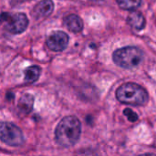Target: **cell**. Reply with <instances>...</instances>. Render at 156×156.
Instances as JSON below:
<instances>
[{"mask_svg": "<svg viewBox=\"0 0 156 156\" xmlns=\"http://www.w3.org/2000/svg\"><path fill=\"white\" fill-rule=\"evenodd\" d=\"M81 132V125L75 116L63 118L55 130V138L62 147H71L76 143Z\"/></svg>", "mask_w": 156, "mask_h": 156, "instance_id": "cell-1", "label": "cell"}, {"mask_svg": "<svg viewBox=\"0 0 156 156\" xmlns=\"http://www.w3.org/2000/svg\"><path fill=\"white\" fill-rule=\"evenodd\" d=\"M148 93L136 83H125L116 91V98L120 102L133 106H143L148 102Z\"/></svg>", "mask_w": 156, "mask_h": 156, "instance_id": "cell-2", "label": "cell"}, {"mask_svg": "<svg viewBox=\"0 0 156 156\" xmlns=\"http://www.w3.org/2000/svg\"><path fill=\"white\" fill-rule=\"evenodd\" d=\"M112 58L117 66L123 69H133L142 62L143 52L137 47H125L115 50Z\"/></svg>", "mask_w": 156, "mask_h": 156, "instance_id": "cell-3", "label": "cell"}, {"mask_svg": "<svg viewBox=\"0 0 156 156\" xmlns=\"http://www.w3.org/2000/svg\"><path fill=\"white\" fill-rule=\"evenodd\" d=\"M0 137L2 142L9 146H21L24 143V136L21 130L7 122H1Z\"/></svg>", "mask_w": 156, "mask_h": 156, "instance_id": "cell-4", "label": "cell"}, {"mask_svg": "<svg viewBox=\"0 0 156 156\" xmlns=\"http://www.w3.org/2000/svg\"><path fill=\"white\" fill-rule=\"evenodd\" d=\"M2 19L6 21V29L11 34H20L27 29L28 19L23 13L2 14Z\"/></svg>", "mask_w": 156, "mask_h": 156, "instance_id": "cell-5", "label": "cell"}, {"mask_svg": "<svg viewBox=\"0 0 156 156\" xmlns=\"http://www.w3.org/2000/svg\"><path fill=\"white\" fill-rule=\"evenodd\" d=\"M69 44V36L63 31H55L47 38V45L53 51H62Z\"/></svg>", "mask_w": 156, "mask_h": 156, "instance_id": "cell-6", "label": "cell"}, {"mask_svg": "<svg viewBox=\"0 0 156 156\" xmlns=\"http://www.w3.org/2000/svg\"><path fill=\"white\" fill-rule=\"evenodd\" d=\"M54 9V4L51 0H42L35 6L33 9V15L35 17H47L52 13Z\"/></svg>", "mask_w": 156, "mask_h": 156, "instance_id": "cell-7", "label": "cell"}, {"mask_svg": "<svg viewBox=\"0 0 156 156\" xmlns=\"http://www.w3.org/2000/svg\"><path fill=\"white\" fill-rule=\"evenodd\" d=\"M128 23L133 29L140 31L145 27V18L141 12L132 10L128 16Z\"/></svg>", "mask_w": 156, "mask_h": 156, "instance_id": "cell-8", "label": "cell"}, {"mask_svg": "<svg viewBox=\"0 0 156 156\" xmlns=\"http://www.w3.org/2000/svg\"><path fill=\"white\" fill-rule=\"evenodd\" d=\"M64 23L69 31L79 33L83 28V22L77 15H69L64 19Z\"/></svg>", "mask_w": 156, "mask_h": 156, "instance_id": "cell-9", "label": "cell"}, {"mask_svg": "<svg viewBox=\"0 0 156 156\" xmlns=\"http://www.w3.org/2000/svg\"><path fill=\"white\" fill-rule=\"evenodd\" d=\"M34 105V97L31 94L25 93L23 94L21 98L19 99L18 102V109L20 112H22L25 114H28L31 112Z\"/></svg>", "mask_w": 156, "mask_h": 156, "instance_id": "cell-10", "label": "cell"}, {"mask_svg": "<svg viewBox=\"0 0 156 156\" xmlns=\"http://www.w3.org/2000/svg\"><path fill=\"white\" fill-rule=\"evenodd\" d=\"M25 81L28 83H34L37 81L40 75V68L38 66L28 67L24 70Z\"/></svg>", "mask_w": 156, "mask_h": 156, "instance_id": "cell-11", "label": "cell"}, {"mask_svg": "<svg viewBox=\"0 0 156 156\" xmlns=\"http://www.w3.org/2000/svg\"><path fill=\"white\" fill-rule=\"evenodd\" d=\"M117 3L120 8L124 10H135L142 3V0H117Z\"/></svg>", "mask_w": 156, "mask_h": 156, "instance_id": "cell-12", "label": "cell"}, {"mask_svg": "<svg viewBox=\"0 0 156 156\" xmlns=\"http://www.w3.org/2000/svg\"><path fill=\"white\" fill-rule=\"evenodd\" d=\"M123 114L128 118V120H130V122H136V120H138V115L135 113L133 110H132L129 109V108L125 109L123 110Z\"/></svg>", "mask_w": 156, "mask_h": 156, "instance_id": "cell-13", "label": "cell"}, {"mask_svg": "<svg viewBox=\"0 0 156 156\" xmlns=\"http://www.w3.org/2000/svg\"><path fill=\"white\" fill-rule=\"evenodd\" d=\"M89 1H92V2H100L102 0H89Z\"/></svg>", "mask_w": 156, "mask_h": 156, "instance_id": "cell-14", "label": "cell"}]
</instances>
